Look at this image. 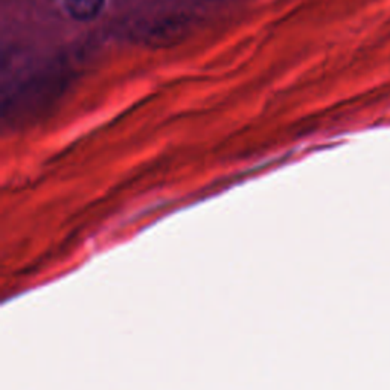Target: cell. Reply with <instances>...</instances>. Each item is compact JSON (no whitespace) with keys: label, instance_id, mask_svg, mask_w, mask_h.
I'll return each mask as SVG.
<instances>
[{"label":"cell","instance_id":"2","mask_svg":"<svg viewBox=\"0 0 390 390\" xmlns=\"http://www.w3.org/2000/svg\"><path fill=\"white\" fill-rule=\"evenodd\" d=\"M104 3L106 0H64V8L72 19L89 21L101 12Z\"/></svg>","mask_w":390,"mask_h":390},{"label":"cell","instance_id":"1","mask_svg":"<svg viewBox=\"0 0 390 390\" xmlns=\"http://www.w3.org/2000/svg\"><path fill=\"white\" fill-rule=\"evenodd\" d=\"M64 86L62 71H48L37 75L21 86L11 98V110L14 113H32L39 111L55 100Z\"/></svg>","mask_w":390,"mask_h":390}]
</instances>
